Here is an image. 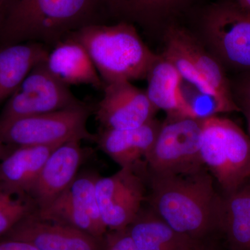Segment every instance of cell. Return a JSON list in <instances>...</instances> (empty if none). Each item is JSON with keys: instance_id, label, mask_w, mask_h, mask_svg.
Wrapping results in <instances>:
<instances>
[{"instance_id": "cell-1", "label": "cell", "mask_w": 250, "mask_h": 250, "mask_svg": "<svg viewBox=\"0 0 250 250\" xmlns=\"http://www.w3.org/2000/svg\"><path fill=\"white\" fill-rule=\"evenodd\" d=\"M93 24H102L98 0H3L0 47L35 42L51 49Z\"/></svg>"}, {"instance_id": "cell-2", "label": "cell", "mask_w": 250, "mask_h": 250, "mask_svg": "<svg viewBox=\"0 0 250 250\" xmlns=\"http://www.w3.org/2000/svg\"><path fill=\"white\" fill-rule=\"evenodd\" d=\"M151 209L174 231L199 241L219 229L221 197L207 167L187 174H150Z\"/></svg>"}, {"instance_id": "cell-3", "label": "cell", "mask_w": 250, "mask_h": 250, "mask_svg": "<svg viewBox=\"0 0 250 250\" xmlns=\"http://www.w3.org/2000/svg\"><path fill=\"white\" fill-rule=\"evenodd\" d=\"M70 37L86 49L104 83L143 80L159 55L152 52L133 24H93Z\"/></svg>"}, {"instance_id": "cell-4", "label": "cell", "mask_w": 250, "mask_h": 250, "mask_svg": "<svg viewBox=\"0 0 250 250\" xmlns=\"http://www.w3.org/2000/svg\"><path fill=\"white\" fill-rule=\"evenodd\" d=\"M200 154L224 194L235 191L250 178V137L228 118L204 120Z\"/></svg>"}, {"instance_id": "cell-5", "label": "cell", "mask_w": 250, "mask_h": 250, "mask_svg": "<svg viewBox=\"0 0 250 250\" xmlns=\"http://www.w3.org/2000/svg\"><path fill=\"white\" fill-rule=\"evenodd\" d=\"M93 108L79 107L0 122V141L14 147L62 145L72 141H95L87 129Z\"/></svg>"}, {"instance_id": "cell-6", "label": "cell", "mask_w": 250, "mask_h": 250, "mask_svg": "<svg viewBox=\"0 0 250 250\" xmlns=\"http://www.w3.org/2000/svg\"><path fill=\"white\" fill-rule=\"evenodd\" d=\"M204 120L167 117L145 161L150 174L190 173L206 167L200 154Z\"/></svg>"}, {"instance_id": "cell-7", "label": "cell", "mask_w": 250, "mask_h": 250, "mask_svg": "<svg viewBox=\"0 0 250 250\" xmlns=\"http://www.w3.org/2000/svg\"><path fill=\"white\" fill-rule=\"evenodd\" d=\"M206 39L219 62L250 71V13L238 3L211 5L202 18Z\"/></svg>"}, {"instance_id": "cell-8", "label": "cell", "mask_w": 250, "mask_h": 250, "mask_svg": "<svg viewBox=\"0 0 250 250\" xmlns=\"http://www.w3.org/2000/svg\"><path fill=\"white\" fill-rule=\"evenodd\" d=\"M68 85L54 77L45 62L29 72L0 113V122L83 106Z\"/></svg>"}, {"instance_id": "cell-9", "label": "cell", "mask_w": 250, "mask_h": 250, "mask_svg": "<svg viewBox=\"0 0 250 250\" xmlns=\"http://www.w3.org/2000/svg\"><path fill=\"white\" fill-rule=\"evenodd\" d=\"M141 170L123 167L109 177H99L95 194L108 231L129 227L142 208L146 188Z\"/></svg>"}, {"instance_id": "cell-10", "label": "cell", "mask_w": 250, "mask_h": 250, "mask_svg": "<svg viewBox=\"0 0 250 250\" xmlns=\"http://www.w3.org/2000/svg\"><path fill=\"white\" fill-rule=\"evenodd\" d=\"M99 175L84 172L77 176L70 187L45 209L34 212L43 220L68 225L98 238H104L105 227L95 194Z\"/></svg>"}, {"instance_id": "cell-11", "label": "cell", "mask_w": 250, "mask_h": 250, "mask_svg": "<svg viewBox=\"0 0 250 250\" xmlns=\"http://www.w3.org/2000/svg\"><path fill=\"white\" fill-rule=\"evenodd\" d=\"M104 95L94 108L97 121L105 129H127L139 127L154 119L156 109L146 90L131 82L106 83Z\"/></svg>"}, {"instance_id": "cell-12", "label": "cell", "mask_w": 250, "mask_h": 250, "mask_svg": "<svg viewBox=\"0 0 250 250\" xmlns=\"http://www.w3.org/2000/svg\"><path fill=\"white\" fill-rule=\"evenodd\" d=\"M35 212V211H34ZM26 215L1 239L27 242L39 250H104L105 239L68 225Z\"/></svg>"}, {"instance_id": "cell-13", "label": "cell", "mask_w": 250, "mask_h": 250, "mask_svg": "<svg viewBox=\"0 0 250 250\" xmlns=\"http://www.w3.org/2000/svg\"><path fill=\"white\" fill-rule=\"evenodd\" d=\"M80 142L72 141L61 145L42 166L28 196L34 202L36 211L52 205L76 178L85 156Z\"/></svg>"}, {"instance_id": "cell-14", "label": "cell", "mask_w": 250, "mask_h": 250, "mask_svg": "<svg viewBox=\"0 0 250 250\" xmlns=\"http://www.w3.org/2000/svg\"><path fill=\"white\" fill-rule=\"evenodd\" d=\"M162 123L155 118L139 127L127 129L102 128L95 136L103 152L123 167L142 170V159L155 142Z\"/></svg>"}, {"instance_id": "cell-15", "label": "cell", "mask_w": 250, "mask_h": 250, "mask_svg": "<svg viewBox=\"0 0 250 250\" xmlns=\"http://www.w3.org/2000/svg\"><path fill=\"white\" fill-rule=\"evenodd\" d=\"M190 0H98L103 24L127 22L143 28L167 22L185 9Z\"/></svg>"}, {"instance_id": "cell-16", "label": "cell", "mask_w": 250, "mask_h": 250, "mask_svg": "<svg viewBox=\"0 0 250 250\" xmlns=\"http://www.w3.org/2000/svg\"><path fill=\"white\" fill-rule=\"evenodd\" d=\"M60 146L15 147L0 161V192L29 197L42 166L54 149Z\"/></svg>"}, {"instance_id": "cell-17", "label": "cell", "mask_w": 250, "mask_h": 250, "mask_svg": "<svg viewBox=\"0 0 250 250\" xmlns=\"http://www.w3.org/2000/svg\"><path fill=\"white\" fill-rule=\"evenodd\" d=\"M51 73L65 85H90L103 89V80L86 49L69 36L49 51L45 61Z\"/></svg>"}, {"instance_id": "cell-18", "label": "cell", "mask_w": 250, "mask_h": 250, "mask_svg": "<svg viewBox=\"0 0 250 250\" xmlns=\"http://www.w3.org/2000/svg\"><path fill=\"white\" fill-rule=\"evenodd\" d=\"M166 41L182 52L188 62L201 75L218 95L235 101L229 82L223 65L190 33L178 26L171 24L166 29Z\"/></svg>"}, {"instance_id": "cell-19", "label": "cell", "mask_w": 250, "mask_h": 250, "mask_svg": "<svg viewBox=\"0 0 250 250\" xmlns=\"http://www.w3.org/2000/svg\"><path fill=\"white\" fill-rule=\"evenodd\" d=\"M49 51L35 42L0 47V104L9 100L36 65L45 62Z\"/></svg>"}, {"instance_id": "cell-20", "label": "cell", "mask_w": 250, "mask_h": 250, "mask_svg": "<svg viewBox=\"0 0 250 250\" xmlns=\"http://www.w3.org/2000/svg\"><path fill=\"white\" fill-rule=\"evenodd\" d=\"M127 230L138 250H186L199 241L174 231L151 208H141Z\"/></svg>"}, {"instance_id": "cell-21", "label": "cell", "mask_w": 250, "mask_h": 250, "mask_svg": "<svg viewBox=\"0 0 250 250\" xmlns=\"http://www.w3.org/2000/svg\"><path fill=\"white\" fill-rule=\"evenodd\" d=\"M219 229L226 234L231 250H250V178L222 196Z\"/></svg>"}, {"instance_id": "cell-22", "label": "cell", "mask_w": 250, "mask_h": 250, "mask_svg": "<svg viewBox=\"0 0 250 250\" xmlns=\"http://www.w3.org/2000/svg\"><path fill=\"white\" fill-rule=\"evenodd\" d=\"M146 94L153 106L167 113V117H183L178 96L182 77L172 62L162 54L151 67L146 77Z\"/></svg>"}, {"instance_id": "cell-23", "label": "cell", "mask_w": 250, "mask_h": 250, "mask_svg": "<svg viewBox=\"0 0 250 250\" xmlns=\"http://www.w3.org/2000/svg\"><path fill=\"white\" fill-rule=\"evenodd\" d=\"M178 96L184 117L205 120L220 113L241 111L236 102L205 93L182 79L179 85Z\"/></svg>"}, {"instance_id": "cell-24", "label": "cell", "mask_w": 250, "mask_h": 250, "mask_svg": "<svg viewBox=\"0 0 250 250\" xmlns=\"http://www.w3.org/2000/svg\"><path fill=\"white\" fill-rule=\"evenodd\" d=\"M29 197H16L0 192V239L26 215L36 211Z\"/></svg>"}, {"instance_id": "cell-25", "label": "cell", "mask_w": 250, "mask_h": 250, "mask_svg": "<svg viewBox=\"0 0 250 250\" xmlns=\"http://www.w3.org/2000/svg\"><path fill=\"white\" fill-rule=\"evenodd\" d=\"M104 239V250H138L127 228L120 231H107Z\"/></svg>"}, {"instance_id": "cell-26", "label": "cell", "mask_w": 250, "mask_h": 250, "mask_svg": "<svg viewBox=\"0 0 250 250\" xmlns=\"http://www.w3.org/2000/svg\"><path fill=\"white\" fill-rule=\"evenodd\" d=\"M236 96L239 100L238 106H250V72L245 75L236 85Z\"/></svg>"}, {"instance_id": "cell-27", "label": "cell", "mask_w": 250, "mask_h": 250, "mask_svg": "<svg viewBox=\"0 0 250 250\" xmlns=\"http://www.w3.org/2000/svg\"><path fill=\"white\" fill-rule=\"evenodd\" d=\"M0 250H39L27 242L17 240L0 239Z\"/></svg>"}, {"instance_id": "cell-28", "label": "cell", "mask_w": 250, "mask_h": 250, "mask_svg": "<svg viewBox=\"0 0 250 250\" xmlns=\"http://www.w3.org/2000/svg\"><path fill=\"white\" fill-rule=\"evenodd\" d=\"M14 146H9L0 141V161L5 159L15 149Z\"/></svg>"}, {"instance_id": "cell-29", "label": "cell", "mask_w": 250, "mask_h": 250, "mask_svg": "<svg viewBox=\"0 0 250 250\" xmlns=\"http://www.w3.org/2000/svg\"><path fill=\"white\" fill-rule=\"evenodd\" d=\"M241 111L243 112L248 123V131H249V136L250 137V106L248 105H243L240 106Z\"/></svg>"}, {"instance_id": "cell-30", "label": "cell", "mask_w": 250, "mask_h": 250, "mask_svg": "<svg viewBox=\"0 0 250 250\" xmlns=\"http://www.w3.org/2000/svg\"><path fill=\"white\" fill-rule=\"evenodd\" d=\"M237 3L242 9L250 13V0H238Z\"/></svg>"}, {"instance_id": "cell-31", "label": "cell", "mask_w": 250, "mask_h": 250, "mask_svg": "<svg viewBox=\"0 0 250 250\" xmlns=\"http://www.w3.org/2000/svg\"><path fill=\"white\" fill-rule=\"evenodd\" d=\"M186 250H208L205 249L203 247L200 246V245L199 244V241L195 243V244L192 245V246H190V248H188V249Z\"/></svg>"}, {"instance_id": "cell-32", "label": "cell", "mask_w": 250, "mask_h": 250, "mask_svg": "<svg viewBox=\"0 0 250 250\" xmlns=\"http://www.w3.org/2000/svg\"><path fill=\"white\" fill-rule=\"evenodd\" d=\"M3 0H0V6H1V3H2Z\"/></svg>"}]
</instances>
